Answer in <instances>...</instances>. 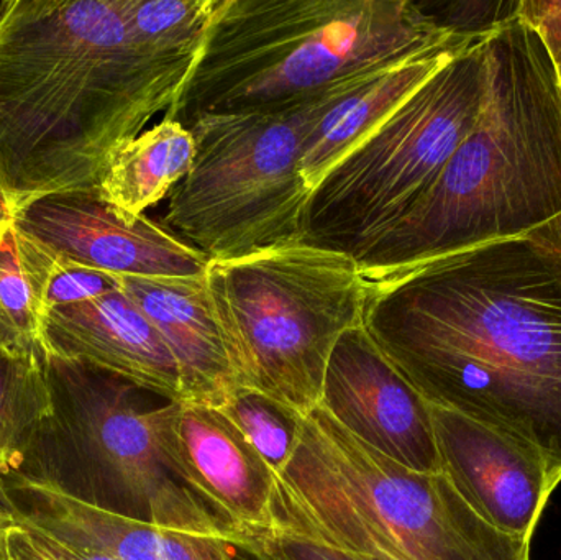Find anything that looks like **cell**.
<instances>
[{
  "label": "cell",
  "mask_w": 561,
  "mask_h": 560,
  "mask_svg": "<svg viewBox=\"0 0 561 560\" xmlns=\"http://www.w3.org/2000/svg\"><path fill=\"white\" fill-rule=\"evenodd\" d=\"M363 325L428 403L539 450L561 482V252L501 240L366 282Z\"/></svg>",
  "instance_id": "obj_1"
},
{
  "label": "cell",
  "mask_w": 561,
  "mask_h": 560,
  "mask_svg": "<svg viewBox=\"0 0 561 560\" xmlns=\"http://www.w3.org/2000/svg\"><path fill=\"white\" fill-rule=\"evenodd\" d=\"M196 61L131 36L122 0L0 3V201L98 190L112 158L176 105Z\"/></svg>",
  "instance_id": "obj_2"
},
{
  "label": "cell",
  "mask_w": 561,
  "mask_h": 560,
  "mask_svg": "<svg viewBox=\"0 0 561 560\" xmlns=\"http://www.w3.org/2000/svg\"><path fill=\"white\" fill-rule=\"evenodd\" d=\"M484 52L477 125L421 201L355 256L366 282L530 236L561 216V91L549 49L519 16Z\"/></svg>",
  "instance_id": "obj_3"
},
{
  "label": "cell",
  "mask_w": 561,
  "mask_h": 560,
  "mask_svg": "<svg viewBox=\"0 0 561 560\" xmlns=\"http://www.w3.org/2000/svg\"><path fill=\"white\" fill-rule=\"evenodd\" d=\"M480 42L412 0H220L206 45L164 117L278 115L424 53Z\"/></svg>",
  "instance_id": "obj_4"
},
{
  "label": "cell",
  "mask_w": 561,
  "mask_h": 560,
  "mask_svg": "<svg viewBox=\"0 0 561 560\" xmlns=\"http://www.w3.org/2000/svg\"><path fill=\"white\" fill-rule=\"evenodd\" d=\"M273 536L353 560H530V541L491 528L444 472L394 462L320 404L300 416L296 449L276 479Z\"/></svg>",
  "instance_id": "obj_5"
},
{
  "label": "cell",
  "mask_w": 561,
  "mask_h": 560,
  "mask_svg": "<svg viewBox=\"0 0 561 560\" xmlns=\"http://www.w3.org/2000/svg\"><path fill=\"white\" fill-rule=\"evenodd\" d=\"M207 288L240 390L319 407L339 339L363 325L366 279L348 253L309 243L209 262Z\"/></svg>",
  "instance_id": "obj_6"
},
{
  "label": "cell",
  "mask_w": 561,
  "mask_h": 560,
  "mask_svg": "<svg viewBox=\"0 0 561 560\" xmlns=\"http://www.w3.org/2000/svg\"><path fill=\"white\" fill-rule=\"evenodd\" d=\"M312 104L287 114L191 122L196 158L171 191L161 224L209 262L306 242L312 190L302 147Z\"/></svg>",
  "instance_id": "obj_7"
},
{
  "label": "cell",
  "mask_w": 561,
  "mask_h": 560,
  "mask_svg": "<svg viewBox=\"0 0 561 560\" xmlns=\"http://www.w3.org/2000/svg\"><path fill=\"white\" fill-rule=\"evenodd\" d=\"M484 39L442 66L368 140L327 173L307 209L309 245L356 255L437 180L483 111Z\"/></svg>",
  "instance_id": "obj_8"
},
{
  "label": "cell",
  "mask_w": 561,
  "mask_h": 560,
  "mask_svg": "<svg viewBox=\"0 0 561 560\" xmlns=\"http://www.w3.org/2000/svg\"><path fill=\"white\" fill-rule=\"evenodd\" d=\"M55 395L66 400L69 427L99 482L114 495L112 512L158 528L207 536L255 556L262 545L240 532L178 472L161 441L160 407L138 410L140 388L78 362L46 355Z\"/></svg>",
  "instance_id": "obj_9"
},
{
  "label": "cell",
  "mask_w": 561,
  "mask_h": 560,
  "mask_svg": "<svg viewBox=\"0 0 561 560\" xmlns=\"http://www.w3.org/2000/svg\"><path fill=\"white\" fill-rule=\"evenodd\" d=\"M13 229L88 268L170 278L206 273L209 259L147 216L128 217L99 190L49 194L10 214Z\"/></svg>",
  "instance_id": "obj_10"
},
{
  "label": "cell",
  "mask_w": 561,
  "mask_h": 560,
  "mask_svg": "<svg viewBox=\"0 0 561 560\" xmlns=\"http://www.w3.org/2000/svg\"><path fill=\"white\" fill-rule=\"evenodd\" d=\"M320 407L353 436L414 472L442 473L431 403L365 325L345 332L327 365Z\"/></svg>",
  "instance_id": "obj_11"
},
{
  "label": "cell",
  "mask_w": 561,
  "mask_h": 560,
  "mask_svg": "<svg viewBox=\"0 0 561 560\" xmlns=\"http://www.w3.org/2000/svg\"><path fill=\"white\" fill-rule=\"evenodd\" d=\"M442 472L491 528L530 541L560 479L514 437L431 403Z\"/></svg>",
  "instance_id": "obj_12"
},
{
  "label": "cell",
  "mask_w": 561,
  "mask_h": 560,
  "mask_svg": "<svg viewBox=\"0 0 561 560\" xmlns=\"http://www.w3.org/2000/svg\"><path fill=\"white\" fill-rule=\"evenodd\" d=\"M161 441L187 485L240 532L263 541L273 528L276 476L220 408L168 401Z\"/></svg>",
  "instance_id": "obj_13"
},
{
  "label": "cell",
  "mask_w": 561,
  "mask_h": 560,
  "mask_svg": "<svg viewBox=\"0 0 561 560\" xmlns=\"http://www.w3.org/2000/svg\"><path fill=\"white\" fill-rule=\"evenodd\" d=\"M46 355L89 365L167 401H183L180 368L150 319L121 289L42 315Z\"/></svg>",
  "instance_id": "obj_14"
},
{
  "label": "cell",
  "mask_w": 561,
  "mask_h": 560,
  "mask_svg": "<svg viewBox=\"0 0 561 560\" xmlns=\"http://www.w3.org/2000/svg\"><path fill=\"white\" fill-rule=\"evenodd\" d=\"M12 489L26 508L16 513L30 525L76 548L115 560H233L236 546L219 538L158 528L104 508L56 480L16 473Z\"/></svg>",
  "instance_id": "obj_15"
},
{
  "label": "cell",
  "mask_w": 561,
  "mask_h": 560,
  "mask_svg": "<svg viewBox=\"0 0 561 560\" xmlns=\"http://www.w3.org/2000/svg\"><path fill=\"white\" fill-rule=\"evenodd\" d=\"M121 288L150 319L170 347L184 403L222 408L240 390L206 273L199 276H121Z\"/></svg>",
  "instance_id": "obj_16"
},
{
  "label": "cell",
  "mask_w": 561,
  "mask_h": 560,
  "mask_svg": "<svg viewBox=\"0 0 561 560\" xmlns=\"http://www.w3.org/2000/svg\"><path fill=\"white\" fill-rule=\"evenodd\" d=\"M465 48L424 53L345 82L313 102L302 147V171L310 190Z\"/></svg>",
  "instance_id": "obj_17"
},
{
  "label": "cell",
  "mask_w": 561,
  "mask_h": 560,
  "mask_svg": "<svg viewBox=\"0 0 561 560\" xmlns=\"http://www.w3.org/2000/svg\"><path fill=\"white\" fill-rule=\"evenodd\" d=\"M194 158L193 132L180 121L163 117L115 153L99 193L125 216H144L190 174Z\"/></svg>",
  "instance_id": "obj_18"
},
{
  "label": "cell",
  "mask_w": 561,
  "mask_h": 560,
  "mask_svg": "<svg viewBox=\"0 0 561 560\" xmlns=\"http://www.w3.org/2000/svg\"><path fill=\"white\" fill-rule=\"evenodd\" d=\"M56 414L45 351L0 347V473L19 469Z\"/></svg>",
  "instance_id": "obj_19"
},
{
  "label": "cell",
  "mask_w": 561,
  "mask_h": 560,
  "mask_svg": "<svg viewBox=\"0 0 561 560\" xmlns=\"http://www.w3.org/2000/svg\"><path fill=\"white\" fill-rule=\"evenodd\" d=\"M220 0H122L131 36L167 58L197 61Z\"/></svg>",
  "instance_id": "obj_20"
},
{
  "label": "cell",
  "mask_w": 561,
  "mask_h": 560,
  "mask_svg": "<svg viewBox=\"0 0 561 560\" xmlns=\"http://www.w3.org/2000/svg\"><path fill=\"white\" fill-rule=\"evenodd\" d=\"M16 253L39 316L121 289V276L88 268L15 230Z\"/></svg>",
  "instance_id": "obj_21"
},
{
  "label": "cell",
  "mask_w": 561,
  "mask_h": 560,
  "mask_svg": "<svg viewBox=\"0 0 561 560\" xmlns=\"http://www.w3.org/2000/svg\"><path fill=\"white\" fill-rule=\"evenodd\" d=\"M220 410L245 434L278 479L296 449L300 414L252 390L237 391Z\"/></svg>",
  "instance_id": "obj_22"
},
{
  "label": "cell",
  "mask_w": 561,
  "mask_h": 560,
  "mask_svg": "<svg viewBox=\"0 0 561 560\" xmlns=\"http://www.w3.org/2000/svg\"><path fill=\"white\" fill-rule=\"evenodd\" d=\"M0 347L43 348L42 316L20 266L9 216L0 227Z\"/></svg>",
  "instance_id": "obj_23"
},
{
  "label": "cell",
  "mask_w": 561,
  "mask_h": 560,
  "mask_svg": "<svg viewBox=\"0 0 561 560\" xmlns=\"http://www.w3.org/2000/svg\"><path fill=\"white\" fill-rule=\"evenodd\" d=\"M419 9L445 32L468 42H483L519 19L520 0L500 2H417Z\"/></svg>",
  "instance_id": "obj_24"
},
{
  "label": "cell",
  "mask_w": 561,
  "mask_h": 560,
  "mask_svg": "<svg viewBox=\"0 0 561 560\" xmlns=\"http://www.w3.org/2000/svg\"><path fill=\"white\" fill-rule=\"evenodd\" d=\"M16 522L9 538V560H115L101 552L76 548L68 542L59 541L55 536L42 532L22 518L13 506L3 499Z\"/></svg>",
  "instance_id": "obj_25"
},
{
  "label": "cell",
  "mask_w": 561,
  "mask_h": 560,
  "mask_svg": "<svg viewBox=\"0 0 561 560\" xmlns=\"http://www.w3.org/2000/svg\"><path fill=\"white\" fill-rule=\"evenodd\" d=\"M519 16L549 49L561 91V0H520Z\"/></svg>",
  "instance_id": "obj_26"
},
{
  "label": "cell",
  "mask_w": 561,
  "mask_h": 560,
  "mask_svg": "<svg viewBox=\"0 0 561 560\" xmlns=\"http://www.w3.org/2000/svg\"><path fill=\"white\" fill-rule=\"evenodd\" d=\"M260 552H266L279 560H353L335 549L289 536H273L265 539Z\"/></svg>",
  "instance_id": "obj_27"
},
{
  "label": "cell",
  "mask_w": 561,
  "mask_h": 560,
  "mask_svg": "<svg viewBox=\"0 0 561 560\" xmlns=\"http://www.w3.org/2000/svg\"><path fill=\"white\" fill-rule=\"evenodd\" d=\"M15 528L16 522L12 512L0 499V560H9V538Z\"/></svg>",
  "instance_id": "obj_28"
},
{
  "label": "cell",
  "mask_w": 561,
  "mask_h": 560,
  "mask_svg": "<svg viewBox=\"0 0 561 560\" xmlns=\"http://www.w3.org/2000/svg\"><path fill=\"white\" fill-rule=\"evenodd\" d=\"M530 236L537 237V239L549 243L550 247H553V249H557L559 252H561V216L557 217V219L552 220V222L547 224V226L542 227V229L530 233Z\"/></svg>",
  "instance_id": "obj_29"
},
{
  "label": "cell",
  "mask_w": 561,
  "mask_h": 560,
  "mask_svg": "<svg viewBox=\"0 0 561 560\" xmlns=\"http://www.w3.org/2000/svg\"><path fill=\"white\" fill-rule=\"evenodd\" d=\"M256 558H259V560H279V559L273 558L272 555H266V552H260V555L256 556Z\"/></svg>",
  "instance_id": "obj_30"
},
{
  "label": "cell",
  "mask_w": 561,
  "mask_h": 560,
  "mask_svg": "<svg viewBox=\"0 0 561 560\" xmlns=\"http://www.w3.org/2000/svg\"><path fill=\"white\" fill-rule=\"evenodd\" d=\"M2 217H5V209H3L2 201H0V219H2Z\"/></svg>",
  "instance_id": "obj_31"
},
{
  "label": "cell",
  "mask_w": 561,
  "mask_h": 560,
  "mask_svg": "<svg viewBox=\"0 0 561 560\" xmlns=\"http://www.w3.org/2000/svg\"><path fill=\"white\" fill-rule=\"evenodd\" d=\"M2 220H3V217H2V219H0V227H2Z\"/></svg>",
  "instance_id": "obj_32"
}]
</instances>
